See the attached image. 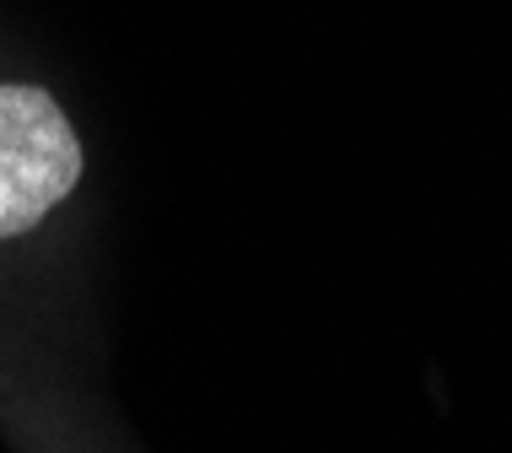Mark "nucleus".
I'll list each match as a JSON object with an SVG mask.
<instances>
[{
    "instance_id": "f257e3e1",
    "label": "nucleus",
    "mask_w": 512,
    "mask_h": 453,
    "mask_svg": "<svg viewBox=\"0 0 512 453\" xmlns=\"http://www.w3.org/2000/svg\"><path fill=\"white\" fill-rule=\"evenodd\" d=\"M81 141L44 87L0 81V238L38 227L76 189Z\"/></svg>"
}]
</instances>
